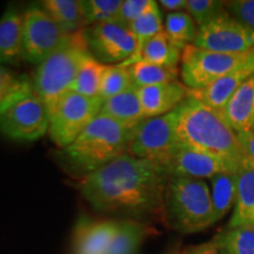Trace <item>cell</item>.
Masks as SVG:
<instances>
[{
    "label": "cell",
    "mask_w": 254,
    "mask_h": 254,
    "mask_svg": "<svg viewBox=\"0 0 254 254\" xmlns=\"http://www.w3.org/2000/svg\"><path fill=\"white\" fill-rule=\"evenodd\" d=\"M170 176L163 168L125 153L81 177L80 194L97 211L165 221V192Z\"/></svg>",
    "instance_id": "6da1fadb"
},
{
    "label": "cell",
    "mask_w": 254,
    "mask_h": 254,
    "mask_svg": "<svg viewBox=\"0 0 254 254\" xmlns=\"http://www.w3.org/2000/svg\"><path fill=\"white\" fill-rule=\"evenodd\" d=\"M176 131L180 144L221 159L234 172L243 168L238 134L220 111L187 97L176 109Z\"/></svg>",
    "instance_id": "7a4b0ae2"
},
{
    "label": "cell",
    "mask_w": 254,
    "mask_h": 254,
    "mask_svg": "<svg viewBox=\"0 0 254 254\" xmlns=\"http://www.w3.org/2000/svg\"><path fill=\"white\" fill-rule=\"evenodd\" d=\"M131 135L132 129L99 114L72 144L64 148V160L85 177L127 153Z\"/></svg>",
    "instance_id": "3957f363"
},
{
    "label": "cell",
    "mask_w": 254,
    "mask_h": 254,
    "mask_svg": "<svg viewBox=\"0 0 254 254\" xmlns=\"http://www.w3.org/2000/svg\"><path fill=\"white\" fill-rule=\"evenodd\" d=\"M90 56L84 31H79L67 34L62 45L38 65L32 82L47 113H52L59 101L71 92L79 68Z\"/></svg>",
    "instance_id": "277c9868"
},
{
    "label": "cell",
    "mask_w": 254,
    "mask_h": 254,
    "mask_svg": "<svg viewBox=\"0 0 254 254\" xmlns=\"http://www.w3.org/2000/svg\"><path fill=\"white\" fill-rule=\"evenodd\" d=\"M165 222L182 233H196L215 224L211 189L202 179L170 177L165 192Z\"/></svg>",
    "instance_id": "5b68a950"
},
{
    "label": "cell",
    "mask_w": 254,
    "mask_h": 254,
    "mask_svg": "<svg viewBox=\"0 0 254 254\" xmlns=\"http://www.w3.org/2000/svg\"><path fill=\"white\" fill-rule=\"evenodd\" d=\"M176 122V110L165 116L144 119L132 129L127 153L151 161L165 171L170 159L182 145L177 135Z\"/></svg>",
    "instance_id": "8992f818"
},
{
    "label": "cell",
    "mask_w": 254,
    "mask_h": 254,
    "mask_svg": "<svg viewBox=\"0 0 254 254\" xmlns=\"http://www.w3.org/2000/svg\"><path fill=\"white\" fill-rule=\"evenodd\" d=\"M254 56L252 50L241 53H219L187 45L180 60L183 84L190 90L204 88L239 67Z\"/></svg>",
    "instance_id": "52a82bcc"
},
{
    "label": "cell",
    "mask_w": 254,
    "mask_h": 254,
    "mask_svg": "<svg viewBox=\"0 0 254 254\" xmlns=\"http://www.w3.org/2000/svg\"><path fill=\"white\" fill-rule=\"evenodd\" d=\"M104 101L68 92L49 114V135L60 148L67 147L100 114Z\"/></svg>",
    "instance_id": "ba28073f"
},
{
    "label": "cell",
    "mask_w": 254,
    "mask_h": 254,
    "mask_svg": "<svg viewBox=\"0 0 254 254\" xmlns=\"http://www.w3.org/2000/svg\"><path fill=\"white\" fill-rule=\"evenodd\" d=\"M49 132V113L36 92L0 112V133L19 141H34Z\"/></svg>",
    "instance_id": "9c48e42d"
},
{
    "label": "cell",
    "mask_w": 254,
    "mask_h": 254,
    "mask_svg": "<svg viewBox=\"0 0 254 254\" xmlns=\"http://www.w3.org/2000/svg\"><path fill=\"white\" fill-rule=\"evenodd\" d=\"M192 45L219 53L246 52L254 47V30L225 8L208 23L198 27Z\"/></svg>",
    "instance_id": "30bf717a"
},
{
    "label": "cell",
    "mask_w": 254,
    "mask_h": 254,
    "mask_svg": "<svg viewBox=\"0 0 254 254\" xmlns=\"http://www.w3.org/2000/svg\"><path fill=\"white\" fill-rule=\"evenodd\" d=\"M66 36L40 6H30L23 13V60L40 65L62 45Z\"/></svg>",
    "instance_id": "8fae6325"
},
{
    "label": "cell",
    "mask_w": 254,
    "mask_h": 254,
    "mask_svg": "<svg viewBox=\"0 0 254 254\" xmlns=\"http://www.w3.org/2000/svg\"><path fill=\"white\" fill-rule=\"evenodd\" d=\"M91 56L104 65H122L138 50L132 32L117 23L91 25L84 30Z\"/></svg>",
    "instance_id": "7c38bea8"
},
{
    "label": "cell",
    "mask_w": 254,
    "mask_h": 254,
    "mask_svg": "<svg viewBox=\"0 0 254 254\" xmlns=\"http://www.w3.org/2000/svg\"><path fill=\"white\" fill-rule=\"evenodd\" d=\"M119 221L81 214L72 236V254H107Z\"/></svg>",
    "instance_id": "4fadbf2b"
},
{
    "label": "cell",
    "mask_w": 254,
    "mask_h": 254,
    "mask_svg": "<svg viewBox=\"0 0 254 254\" xmlns=\"http://www.w3.org/2000/svg\"><path fill=\"white\" fill-rule=\"evenodd\" d=\"M165 171L170 177H186L195 179H209L215 174L224 172L237 173L221 159L184 145H180L176 153L172 155L165 167Z\"/></svg>",
    "instance_id": "5bb4252c"
},
{
    "label": "cell",
    "mask_w": 254,
    "mask_h": 254,
    "mask_svg": "<svg viewBox=\"0 0 254 254\" xmlns=\"http://www.w3.org/2000/svg\"><path fill=\"white\" fill-rule=\"evenodd\" d=\"M144 118H155L171 113L189 97V88L182 81L174 80L136 88Z\"/></svg>",
    "instance_id": "9a60e30c"
},
{
    "label": "cell",
    "mask_w": 254,
    "mask_h": 254,
    "mask_svg": "<svg viewBox=\"0 0 254 254\" xmlns=\"http://www.w3.org/2000/svg\"><path fill=\"white\" fill-rule=\"evenodd\" d=\"M254 75V56L239 67L212 82L211 85L199 90H190L189 97L208 105L212 109L221 111L230 100L232 94L239 88L244 82Z\"/></svg>",
    "instance_id": "2e32d148"
},
{
    "label": "cell",
    "mask_w": 254,
    "mask_h": 254,
    "mask_svg": "<svg viewBox=\"0 0 254 254\" xmlns=\"http://www.w3.org/2000/svg\"><path fill=\"white\" fill-rule=\"evenodd\" d=\"M23 60V14L13 6L0 18V65H17Z\"/></svg>",
    "instance_id": "e0dca14e"
},
{
    "label": "cell",
    "mask_w": 254,
    "mask_h": 254,
    "mask_svg": "<svg viewBox=\"0 0 254 254\" xmlns=\"http://www.w3.org/2000/svg\"><path fill=\"white\" fill-rule=\"evenodd\" d=\"M232 128L238 132L253 129L254 125V75L244 82L232 94L230 100L220 111Z\"/></svg>",
    "instance_id": "ac0fdd59"
},
{
    "label": "cell",
    "mask_w": 254,
    "mask_h": 254,
    "mask_svg": "<svg viewBox=\"0 0 254 254\" xmlns=\"http://www.w3.org/2000/svg\"><path fill=\"white\" fill-rule=\"evenodd\" d=\"M100 114L109 117L127 129L135 128L145 119L135 87L104 101Z\"/></svg>",
    "instance_id": "d6986e66"
},
{
    "label": "cell",
    "mask_w": 254,
    "mask_h": 254,
    "mask_svg": "<svg viewBox=\"0 0 254 254\" xmlns=\"http://www.w3.org/2000/svg\"><path fill=\"white\" fill-rule=\"evenodd\" d=\"M157 233V230L146 222L120 220L107 254H136L145 239Z\"/></svg>",
    "instance_id": "ffe728a7"
},
{
    "label": "cell",
    "mask_w": 254,
    "mask_h": 254,
    "mask_svg": "<svg viewBox=\"0 0 254 254\" xmlns=\"http://www.w3.org/2000/svg\"><path fill=\"white\" fill-rule=\"evenodd\" d=\"M40 7L67 34L84 31L88 25L80 0H44L40 2Z\"/></svg>",
    "instance_id": "44dd1931"
},
{
    "label": "cell",
    "mask_w": 254,
    "mask_h": 254,
    "mask_svg": "<svg viewBox=\"0 0 254 254\" xmlns=\"http://www.w3.org/2000/svg\"><path fill=\"white\" fill-rule=\"evenodd\" d=\"M230 228L254 227V172L241 168L238 172V190Z\"/></svg>",
    "instance_id": "7402d4cb"
},
{
    "label": "cell",
    "mask_w": 254,
    "mask_h": 254,
    "mask_svg": "<svg viewBox=\"0 0 254 254\" xmlns=\"http://www.w3.org/2000/svg\"><path fill=\"white\" fill-rule=\"evenodd\" d=\"M182 53L183 50L178 47L167 37L165 31H163L161 33L151 38L142 46L140 52L138 53V56L133 59V62L129 65L138 62H144L159 66H165V67L176 68L182 60Z\"/></svg>",
    "instance_id": "603a6c76"
},
{
    "label": "cell",
    "mask_w": 254,
    "mask_h": 254,
    "mask_svg": "<svg viewBox=\"0 0 254 254\" xmlns=\"http://www.w3.org/2000/svg\"><path fill=\"white\" fill-rule=\"evenodd\" d=\"M211 198L215 220L224 218L236 205L238 190V172H224L209 178Z\"/></svg>",
    "instance_id": "cb8c5ba5"
},
{
    "label": "cell",
    "mask_w": 254,
    "mask_h": 254,
    "mask_svg": "<svg viewBox=\"0 0 254 254\" xmlns=\"http://www.w3.org/2000/svg\"><path fill=\"white\" fill-rule=\"evenodd\" d=\"M131 73L133 86L135 88L153 86L163 82L178 80L180 69L176 67H165L154 64L138 62L127 66Z\"/></svg>",
    "instance_id": "d4e9b609"
},
{
    "label": "cell",
    "mask_w": 254,
    "mask_h": 254,
    "mask_svg": "<svg viewBox=\"0 0 254 254\" xmlns=\"http://www.w3.org/2000/svg\"><path fill=\"white\" fill-rule=\"evenodd\" d=\"M33 91V82L27 75L0 65V112Z\"/></svg>",
    "instance_id": "484cf974"
},
{
    "label": "cell",
    "mask_w": 254,
    "mask_h": 254,
    "mask_svg": "<svg viewBox=\"0 0 254 254\" xmlns=\"http://www.w3.org/2000/svg\"><path fill=\"white\" fill-rule=\"evenodd\" d=\"M106 66L92 56L88 57L79 68L71 91L85 97H99L101 80Z\"/></svg>",
    "instance_id": "4316f807"
},
{
    "label": "cell",
    "mask_w": 254,
    "mask_h": 254,
    "mask_svg": "<svg viewBox=\"0 0 254 254\" xmlns=\"http://www.w3.org/2000/svg\"><path fill=\"white\" fill-rule=\"evenodd\" d=\"M164 31L178 47L184 50L185 46L194 43L198 26L186 11H180L166 15Z\"/></svg>",
    "instance_id": "83f0119b"
},
{
    "label": "cell",
    "mask_w": 254,
    "mask_h": 254,
    "mask_svg": "<svg viewBox=\"0 0 254 254\" xmlns=\"http://www.w3.org/2000/svg\"><path fill=\"white\" fill-rule=\"evenodd\" d=\"M129 31L134 36L136 43H138V50H136L135 56L131 60L122 64L123 66H128L133 62V59L138 56L140 52L142 46L147 43L151 38H153L157 34L161 33L164 31V23H163V15H161L160 9H159V4L157 1H153L151 7L141 15L138 20L134 21Z\"/></svg>",
    "instance_id": "f1b7e54d"
},
{
    "label": "cell",
    "mask_w": 254,
    "mask_h": 254,
    "mask_svg": "<svg viewBox=\"0 0 254 254\" xmlns=\"http://www.w3.org/2000/svg\"><path fill=\"white\" fill-rule=\"evenodd\" d=\"M213 240L230 254H254V227H227Z\"/></svg>",
    "instance_id": "f546056e"
},
{
    "label": "cell",
    "mask_w": 254,
    "mask_h": 254,
    "mask_svg": "<svg viewBox=\"0 0 254 254\" xmlns=\"http://www.w3.org/2000/svg\"><path fill=\"white\" fill-rule=\"evenodd\" d=\"M132 87L134 86L128 67L123 65H107L101 80L99 98L103 101H106Z\"/></svg>",
    "instance_id": "4dcf8cb0"
},
{
    "label": "cell",
    "mask_w": 254,
    "mask_h": 254,
    "mask_svg": "<svg viewBox=\"0 0 254 254\" xmlns=\"http://www.w3.org/2000/svg\"><path fill=\"white\" fill-rule=\"evenodd\" d=\"M123 0H81L80 5L88 25L116 23Z\"/></svg>",
    "instance_id": "1f68e13d"
},
{
    "label": "cell",
    "mask_w": 254,
    "mask_h": 254,
    "mask_svg": "<svg viewBox=\"0 0 254 254\" xmlns=\"http://www.w3.org/2000/svg\"><path fill=\"white\" fill-rule=\"evenodd\" d=\"M185 11L192 17L196 26L200 27L220 14L222 11H225V1L187 0Z\"/></svg>",
    "instance_id": "d6a6232c"
},
{
    "label": "cell",
    "mask_w": 254,
    "mask_h": 254,
    "mask_svg": "<svg viewBox=\"0 0 254 254\" xmlns=\"http://www.w3.org/2000/svg\"><path fill=\"white\" fill-rule=\"evenodd\" d=\"M152 4L153 0H123L116 23L129 30L134 21L138 20Z\"/></svg>",
    "instance_id": "836d02e7"
},
{
    "label": "cell",
    "mask_w": 254,
    "mask_h": 254,
    "mask_svg": "<svg viewBox=\"0 0 254 254\" xmlns=\"http://www.w3.org/2000/svg\"><path fill=\"white\" fill-rule=\"evenodd\" d=\"M225 8L241 23L254 30V0H232L225 1Z\"/></svg>",
    "instance_id": "e575fe53"
},
{
    "label": "cell",
    "mask_w": 254,
    "mask_h": 254,
    "mask_svg": "<svg viewBox=\"0 0 254 254\" xmlns=\"http://www.w3.org/2000/svg\"><path fill=\"white\" fill-rule=\"evenodd\" d=\"M237 134L243 152V168L254 172V131L238 132Z\"/></svg>",
    "instance_id": "d590c367"
},
{
    "label": "cell",
    "mask_w": 254,
    "mask_h": 254,
    "mask_svg": "<svg viewBox=\"0 0 254 254\" xmlns=\"http://www.w3.org/2000/svg\"><path fill=\"white\" fill-rule=\"evenodd\" d=\"M183 254H219V247L214 240L183 250Z\"/></svg>",
    "instance_id": "8d00e7d4"
},
{
    "label": "cell",
    "mask_w": 254,
    "mask_h": 254,
    "mask_svg": "<svg viewBox=\"0 0 254 254\" xmlns=\"http://www.w3.org/2000/svg\"><path fill=\"white\" fill-rule=\"evenodd\" d=\"M186 1L187 0H160L158 4L163 8L170 11V13H173V12L184 11L186 7Z\"/></svg>",
    "instance_id": "74e56055"
},
{
    "label": "cell",
    "mask_w": 254,
    "mask_h": 254,
    "mask_svg": "<svg viewBox=\"0 0 254 254\" xmlns=\"http://www.w3.org/2000/svg\"><path fill=\"white\" fill-rule=\"evenodd\" d=\"M168 254H183V250L176 249V250L171 251V252H170V253H168Z\"/></svg>",
    "instance_id": "f35d334b"
},
{
    "label": "cell",
    "mask_w": 254,
    "mask_h": 254,
    "mask_svg": "<svg viewBox=\"0 0 254 254\" xmlns=\"http://www.w3.org/2000/svg\"><path fill=\"white\" fill-rule=\"evenodd\" d=\"M219 254H230V253H228L226 250H224V249H219Z\"/></svg>",
    "instance_id": "ab89813d"
},
{
    "label": "cell",
    "mask_w": 254,
    "mask_h": 254,
    "mask_svg": "<svg viewBox=\"0 0 254 254\" xmlns=\"http://www.w3.org/2000/svg\"><path fill=\"white\" fill-rule=\"evenodd\" d=\"M253 131H254V125H253Z\"/></svg>",
    "instance_id": "60d3db41"
}]
</instances>
